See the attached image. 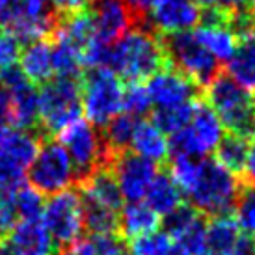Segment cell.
Listing matches in <instances>:
<instances>
[{"label": "cell", "instance_id": "obj_1", "mask_svg": "<svg viewBox=\"0 0 255 255\" xmlns=\"http://www.w3.org/2000/svg\"><path fill=\"white\" fill-rule=\"evenodd\" d=\"M168 65L170 58L160 36L147 26H134L110 45L107 69L127 82H143Z\"/></svg>", "mask_w": 255, "mask_h": 255}, {"label": "cell", "instance_id": "obj_2", "mask_svg": "<svg viewBox=\"0 0 255 255\" xmlns=\"http://www.w3.org/2000/svg\"><path fill=\"white\" fill-rule=\"evenodd\" d=\"M242 186L244 184L239 175L226 170L214 158H203L198 177L190 190L184 194V198L201 216L213 218L220 214H229Z\"/></svg>", "mask_w": 255, "mask_h": 255}, {"label": "cell", "instance_id": "obj_3", "mask_svg": "<svg viewBox=\"0 0 255 255\" xmlns=\"http://www.w3.org/2000/svg\"><path fill=\"white\" fill-rule=\"evenodd\" d=\"M201 97L218 116L227 134H237L248 140L255 134V97L231 77H227L226 71H222L211 84L203 88Z\"/></svg>", "mask_w": 255, "mask_h": 255}, {"label": "cell", "instance_id": "obj_4", "mask_svg": "<svg viewBox=\"0 0 255 255\" xmlns=\"http://www.w3.org/2000/svg\"><path fill=\"white\" fill-rule=\"evenodd\" d=\"M82 88L80 78H50L39 90V127L41 140L58 136L67 125L80 120Z\"/></svg>", "mask_w": 255, "mask_h": 255}, {"label": "cell", "instance_id": "obj_5", "mask_svg": "<svg viewBox=\"0 0 255 255\" xmlns=\"http://www.w3.org/2000/svg\"><path fill=\"white\" fill-rule=\"evenodd\" d=\"M54 26L56 11L52 0H0V28L7 30L21 47L49 39Z\"/></svg>", "mask_w": 255, "mask_h": 255}, {"label": "cell", "instance_id": "obj_6", "mask_svg": "<svg viewBox=\"0 0 255 255\" xmlns=\"http://www.w3.org/2000/svg\"><path fill=\"white\" fill-rule=\"evenodd\" d=\"M82 112L86 121L103 128L123 110V84L121 78L107 67L88 69L80 77Z\"/></svg>", "mask_w": 255, "mask_h": 255}, {"label": "cell", "instance_id": "obj_7", "mask_svg": "<svg viewBox=\"0 0 255 255\" xmlns=\"http://www.w3.org/2000/svg\"><path fill=\"white\" fill-rule=\"evenodd\" d=\"M58 138L71 158L77 183H82L92 173L108 166L112 158L101 132L90 121H73L58 134Z\"/></svg>", "mask_w": 255, "mask_h": 255}, {"label": "cell", "instance_id": "obj_8", "mask_svg": "<svg viewBox=\"0 0 255 255\" xmlns=\"http://www.w3.org/2000/svg\"><path fill=\"white\" fill-rule=\"evenodd\" d=\"M224 136L226 128L218 116L203 101V97H198L188 127L170 136V155L205 158L209 153L216 151Z\"/></svg>", "mask_w": 255, "mask_h": 255}, {"label": "cell", "instance_id": "obj_9", "mask_svg": "<svg viewBox=\"0 0 255 255\" xmlns=\"http://www.w3.org/2000/svg\"><path fill=\"white\" fill-rule=\"evenodd\" d=\"M160 39L170 58V64L186 75L192 82H196L201 88V92L222 73L220 62L196 39L194 32L160 36Z\"/></svg>", "mask_w": 255, "mask_h": 255}, {"label": "cell", "instance_id": "obj_10", "mask_svg": "<svg viewBox=\"0 0 255 255\" xmlns=\"http://www.w3.org/2000/svg\"><path fill=\"white\" fill-rule=\"evenodd\" d=\"M26 175L30 186H34L41 196H54L58 192L67 190L77 181L67 151L52 138L41 142Z\"/></svg>", "mask_w": 255, "mask_h": 255}, {"label": "cell", "instance_id": "obj_11", "mask_svg": "<svg viewBox=\"0 0 255 255\" xmlns=\"http://www.w3.org/2000/svg\"><path fill=\"white\" fill-rule=\"evenodd\" d=\"M41 222L58 248L64 250L73 244L84 229L80 192L67 188L50 196L43 207Z\"/></svg>", "mask_w": 255, "mask_h": 255}, {"label": "cell", "instance_id": "obj_12", "mask_svg": "<svg viewBox=\"0 0 255 255\" xmlns=\"http://www.w3.org/2000/svg\"><path fill=\"white\" fill-rule=\"evenodd\" d=\"M108 170L112 171L120 192L127 203L143 201L151 183L158 175V166L151 160H145L132 151H125L114 155L108 162Z\"/></svg>", "mask_w": 255, "mask_h": 255}, {"label": "cell", "instance_id": "obj_13", "mask_svg": "<svg viewBox=\"0 0 255 255\" xmlns=\"http://www.w3.org/2000/svg\"><path fill=\"white\" fill-rule=\"evenodd\" d=\"M194 36L218 62H227L239 41L233 30V11L220 6L203 9Z\"/></svg>", "mask_w": 255, "mask_h": 255}, {"label": "cell", "instance_id": "obj_14", "mask_svg": "<svg viewBox=\"0 0 255 255\" xmlns=\"http://www.w3.org/2000/svg\"><path fill=\"white\" fill-rule=\"evenodd\" d=\"M147 92L151 103L156 108L179 107L184 103L198 99L201 95V88L190 78L175 69L173 65H168L147 78Z\"/></svg>", "mask_w": 255, "mask_h": 255}, {"label": "cell", "instance_id": "obj_15", "mask_svg": "<svg viewBox=\"0 0 255 255\" xmlns=\"http://www.w3.org/2000/svg\"><path fill=\"white\" fill-rule=\"evenodd\" d=\"M199 17L201 9L192 0H155L149 9L145 26L158 36H170L188 32L199 22Z\"/></svg>", "mask_w": 255, "mask_h": 255}, {"label": "cell", "instance_id": "obj_16", "mask_svg": "<svg viewBox=\"0 0 255 255\" xmlns=\"http://www.w3.org/2000/svg\"><path fill=\"white\" fill-rule=\"evenodd\" d=\"M88 11L93 19L97 41L103 45H114L136 26L123 0H92Z\"/></svg>", "mask_w": 255, "mask_h": 255}, {"label": "cell", "instance_id": "obj_17", "mask_svg": "<svg viewBox=\"0 0 255 255\" xmlns=\"http://www.w3.org/2000/svg\"><path fill=\"white\" fill-rule=\"evenodd\" d=\"M17 255H52L54 241L41 220H21L6 237Z\"/></svg>", "mask_w": 255, "mask_h": 255}, {"label": "cell", "instance_id": "obj_18", "mask_svg": "<svg viewBox=\"0 0 255 255\" xmlns=\"http://www.w3.org/2000/svg\"><path fill=\"white\" fill-rule=\"evenodd\" d=\"M138 156L145 160H151L153 164H164L170 160V138L164 134L151 120L136 121L134 134L130 140V149Z\"/></svg>", "mask_w": 255, "mask_h": 255}, {"label": "cell", "instance_id": "obj_19", "mask_svg": "<svg viewBox=\"0 0 255 255\" xmlns=\"http://www.w3.org/2000/svg\"><path fill=\"white\" fill-rule=\"evenodd\" d=\"M78 192L82 198L90 199V201L105 207V209H110L114 213H120L123 203H125V199L120 192V186L116 183L112 171L108 170V166L92 173L82 183H78Z\"/></svg>", "mask_w": 255, "mask_h": 255}, {"label": "cell", "instance_id": "obj_20", "mask_svg": "<svg viewBox=\"0 0 255 255\" xmlns=\"http://www.w3.org/2000/svg\"><path fill=\"white\" fill-rule=\"evenodd\" d=\"M160 227V216L145 203V201H132L121 207L118 231L123 239L134 241L138 237L155 233Z\"/></svg>", "mask_w": 255, "mask_h": 255}, {"label": "cell", "instance_id": "obj_21", "mask_svg": "<svg viewBox=\"0 0 255 255\" xmlns=\"http://www.w3.org/2000/svg\"><path fill=\"white\" fill-rule=\"evenodd\" d=\"M21 71L32 84L41 88L50 78H54L52 73V49L49 39H37L28 45H24L19 54Z\"/></svg>", "mask_w": 255, "mask_h": 255}, {"label": "cell", "instance_id": "obj_22", "mask_svg": "<svg viewBox=\"0 0 255 255\" xmlns=\"http://www.w3.org/2000/svg\"><path fill=\"white\" fill-rule=\"evenodd\" d=\"M227 77L246 92H255V34L248 32L239 37L233 56L227 60Z\"/></svg>", "mask_w": 255, "mask_h": 255}, {"label": "cell", "instance_id": "obj_23", "mask_svg": "<svg viewBox=\"0 0 255 255\" xmlns=\"http://www.w3.org/2000/svg\"><path fill=\"white\" fill-rule=\"evenodd\" d=\"M143 201L162 218V216H168L183 205L184 196L181 188L175 184V181L170 177V173L158 171V175L151 183Z\"/></svg>", "mask_w": 255, "mask_h": 255}, {"label": "cell", "instance_id": "obj_24", "mask_svg": "<svg viewBox=\"0 0 255 255\" xmlns=\"http://www.w3.org/2000/svg\"><path fill=\"white\" fill-rule=\"evenodd\" d=\"M207 250L216 255H229L237 241L241 239V229L231 214H220L207 220Z\"/></svg>", "mask_w": 255, "mask_h": 255}, {"label": "cell", "instance_id": "obj_25", "mask_svg": "<svg viewBox=\"0 0 255 255\" xmlns=\"http://www.w3.org/2000/svg\"><path fill=\"white\" fill-rule=\"evenodd\" d=\"M136 121L138 120L134 116L121 112L103 127L101 136H103L105 145H107V149L110 151L112 156L125 153V151L130 149V140H132V134H134Z\"/></svg>", "mask_w": 255, "mask_h": 255}, {"label": "cell", "instance_id": "obj_26", "mask_svg": "<svg viewBox=\"0 0 255 255\" xmlns=\"http://www.w3.org/2000/svg\"><path fill=\"white\" fill-rule=\"evenodd\" d=\"M248 149H250V140L242 138L237 134H226L222 138V142L216 147V162L222 164L226 170L231 173L242 177V171L246 166V158H248Z\"/></svg>", "mask_w": 255, "mask_h": 255}, {"label": "cell", "instance_id": "obj_27", "mask_svg": "<svg viewBox=\"0 0 255 255\" xmlns=\"http://www.w3.org/2000/svg\"><path fill=\"white\" fill-rule=\"evenodd\" d=\"M28 166L0 143V194H13L24 184Z\"/></svg>", "mask_w": 255, "mask_h": 255}, {"label": "cell", "instance_id": "obj_28", "mask_svg": "<svg viewBox=\"0 0 255 255\" xmlns=\"http://www.w3.org/2000/svg\"><path fill=\"white\" fill-rule=\"evenodd\" d=\"M194 105H196V99L190 101V103H184V105H179V107L155 108L153 114H151V121L166 136L175 134V132L188 127V123L192 120V114H194Z\"/></svg>", "mask_w": 255, "mask_h": 255}, {"label": "cell", "instance_id": "obj_29", "mask_svg": "<svg viewBox=\"0 0 255 255\" xmlns=\"http://www.w3.org/2000/svg\"><path fill=\"white\" fill-rule=\"evenodd\" d=\"M82 199V218H84V227L92 235H105V233H118V222H120V213H114L110 209L93 203L90 199Z\"/></svg>", "mask_w": 255, "mask_h": 255}, {"label": "cell", "instance_id": "obj_30", "mask_svg": "<svg viewBox=\"0 0 255 255\" xmlns=\"http://www.w3.org/2000/svg\"><path fill=\"white\" fill-rule=\"evenodd\" d=\"M233 220L242 235L255 237V186L244 184L233 207Z\"/></svg>", "mask_w": 255, "mask_h": 255}, {"label": "cell", "instance_id": "obj_31", "mask_svg": "<svg viewBox=\"0 0 255 255\" xmlns=\"http://www.w3.org/2000/svg\"><path fill=\"white\" fill-rule=\"evenodd\" d=\"M205 216L201 214L190 205H181L179 209H175L171 214L164 216V233L170 235V239L173 242H177L184 233H188L192 227L198 224L199 220H203Z\"/></svg>", "mask_w": 255, "mask_h": 255}, {"label": "cell", "instance_id": "obj_32", "mask_svg": "<svg viewBox=\"0 0 255 255\" xmlns=\"http://www.w3.org/2000/svg\"><path fill=\"white\" fill-rule=\"evenodd\" d=\"M13 198V205L17 211V216L21 220H39L43 214V207H45V199L39 192L30 186V184H22L21 188L11 194Z\"/></svg>", "mask_w": 255, "mask_h": 255}, {"label": "cell", "instance_id": "obj_33", "mask_svg": "<svg viewBox=\"0 0 255 255\" xmlns=\"http://www.w3.org/2000/svg\"><path fill=\"white\" fill-rule=\"evenodd\" d=\"M151 107L153 103L147 88L142 82H127V86L123 88V112L130 114L138 120L140 116H145Z\"/></svg>", "mask_w": 255, "mask_h": 255}, {"label": "cell", "instance_id": "obj_34", "mask_svg": "<svg viewBox=\"0 0 255 255\" xmlns=\"http://www.w3.org/2000/svg\"><path fill=\"white\" fill-rule=\"evenodd\" d=\"M173 246V241L170 235L164 231H155V233L138 237L130 241V254L132 255H168V252Z\"/></svg>", "mask_w": 255, "mask_h": 255}, {"label": "cell", "instance_id": "obj_35", "mask_svg": "<svg viewBox=\"0 0 255 255\" xmlns=\"http://www.w3.org/2000/svg\"><path fill=\"white\" fill-rule=\"evenodd\" d=\"M95 254L97 255H123L125 254V242L118 233L92 235Z\"/></svg>", "mask_w": 255, "mask_h": 255}, {"label": "cell", "instance_id": "obj_36", "mask_svg": "<svg viewBox=\"0 0 255 255\" xmlns=\"http://www.w3.org/2000/svg\"><path fill=\"white\" fill-rule=\"evenodd\" d=\"M17 211L11 194H0V239H6L17 224Z\"/></svg>", "mask_w": 255, "mask_h": 255}, {"label": "cell", "instance_id": "obj_37", "mask_svg": "<svg viewBox=\"0 0 255 255\" xmlns=\"http://www.w3.org/2000/svg\"><path fill=\"white\" fill-rule=\"evenodd\" d=\"M123 2H125V6L128 7V11L132 15L136 26H145L149 9L155 4V0H123Z\"/></svg>", "mask_w": 255, "mask_h": 255}, {"label": "cell", "instance_id": "obj_38", "mask_svg": "<svg viewBox=\"0 0 255 255\" xmlns=\"http://www.w3.org/2000/svg\"><path fill=\"white\" fill-rule=\"evenodd\" d=\"M62 255H97L92 235L90 237H78L73 244H69L67 248L62 250Z\"/></svg>", "mask_w": 255, "mask_h": 255}, {"label": "cell", "instance_id": "obj_39", "mask_svg": "<svg viewBox=\"0 0 255 255\" xmlns=\"http://www.w3.org/2000/svg\"><path fill=\"white\" fill-rule=\"evenodd\" d=\"M242 181H244V184L255 186V140L250 142L248 158H246V166L242 171Z\"/></svg>", "mask_w": 255, "mask_h": 255}, {"label": "cell", "instance_id": "obj_40", "mask_svg": "<svg viewBox=\"0 0 255 255\" xmlns=\"http://www.w3.org/2000/svg\"><path fill=\"white\" fill-rule=\"evenodd\" d=\"M229 255H255V244L254 237L248 235H241V239L237 241V244L233 246Z\"/></svg>", "mask_w": 255, "mask_h": 255}, {"label": "cell", "instance_id": "obj_41", "mask_svg": "<svg viewBox=\"0 0 255 255\" xmlns=\"http://www.w3.org/2000/svg\"><path fill=\"white\" fill-rule=\"evenodd\" d=\"M218 6L229 11H248L255 6V0H218Z\"/></svg>", "mask_w": 255, "mask_h": 255}, {"label": "cell", "instance_id": "obj_42", "mask_svg": "<svg viewBox=\"0 0 255 255\" xmlns=\"http://www.w3.org/2000/svg\"><path fill=\"white\" fill-rule=\"evenodd\" d=\"M194 4L198 7H203V9H207V7H214L218 6V0H192Z\"/></svg>", "mask_w": 255, "mask_h": 255}, {"label": "cell", "instance_id": "obj_43", "mask_svg": "<svg viewBox=\"0 0 255 255\" xmlns=\"http://www.w3.org/2000/svg\"><path fill=\"white\" fill-rule=\"evenodd\" d=\"M168 255H190L186 250L181 246V244H177V242H173V246H171V250L168 252Z\"/></svg>", "mask_w": 255, "mask_h": 255}, {"label": "cell", "instance_id": "obj_44", "mask_svg": "<svg viewBox=\"0 0 255 255\" xmlns=\"http://www.w3.org/2000/svg\"><path fill=\"white\" fill-rule=\"evenodd\" d=\"M0 255H17V254H15L13 248H11L6 241H2L0 242Z\"/></svg>", "mask_w": 255, "mask_h": 255}, {"label": "cell", "instance_id": "obj_45", "mask_svg": "<svg viewBox=\"0 0 255 255\" xmlns=\"http://www.w3.org/2000/svg\"><path fill=\"white\" fill-rule=\"evenodd\" d=\"M250 26H252V32L255 34V6L252 7V11H250Z\"/></svg>", "mask_w": 255, "mask_h": 255}, {"label": "cell", "instance_id": "obj_46", "mask_svg": "<svg viewBox=\"0 0 255 255\" xmlns=\"http://www.w3.org/2000/svg\"><path fill=\"white\" fill-rule=\"evenodd\" d=\"M254 127H255V108H254Z\"/></svg>", "mask_w": 255, "mask_h": 255}, {"label": "cell", "instance_id": "obj_47", "mask_svg": "<svg viewBox=\"0 0 255 255\" xmlns=\"http://www.w3.org/2000/svg\"><path fill=\"white\" fill-rule=\"evenodd\" d=\"M123 255H132V254H130V252H125V254H123Z\"/></svg>", "mask_w": 255, "mask_h": 255}, {"label": "cell", "instance_id": "obj_48", "mask_svg": "<svg viewBox=\"0 0 255 255\" xmlns=\"http://www.w3.org/2000/svg\"><path fill=\"white\" fill-rule=\"evenodd\" d=\"M52 255H62V252H58V254H52Z\"/></svg>", "mask_w": 255, "mask_h": 255}, {"label": "cell", "instance_id": "obj_49", "mask_svg": "<svg viewBox=\"0 0 255 255\" xmlns=\"http://www.w3.org/2000/svg\"><path fill=\"white\" fill-rule=\"evenodd\" d=\"M254 244H255V237H254Z\"/></svg>", "mask_w": 255, "mask_h": 255}]
</instances>
